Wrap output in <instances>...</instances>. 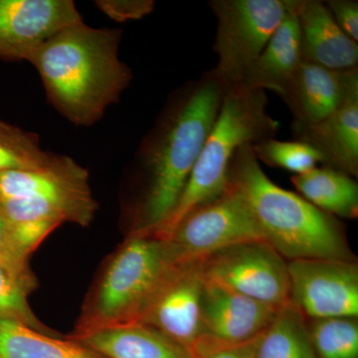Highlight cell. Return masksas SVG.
Returning a JSON list of instances; mask_svg holds the SVG:
<instances>
[{
	"instance_id": "obj_11",
	"label": "cell",
	"mask_w": 358,
	"mask_h": 358,
	"mask_svg": "<svg viewBox=\"0 0 358 358\" xmlns=\"http://www.w3.org/2000/svg\"><path fill=\"white\" fill-rule=\"evenodd\" d=\"M81 21L71 0H0V60L29 62L52 36Z\"/></svg>"
},
{
	"instance_id": "obj_19",
	"label": "cell",
	"mask_w": 358,
	"mask_h": 358,
	"mask_svg": "<svg viewBox=\"0 0 358 358\" xmlns=\"http://www.w3.org/2000/svg\"><path fill=\"white\" fill-rule=\"evenodd\" d=\"M301 197L320 210L339 217L358 216V185L348 174L331 167H315L307 173L292 176Z\"/></svg>"
},
{
	"instance_id": "obj_5",
	"label": "cell",
	"mask_w": 358,
	"mask_h": 358,
	"mask_svg": "<svg viewBox=\"0 0 358 358\" xmlns=\"http://www.w3.org/2000/svg\"><path fill=\"white\" fill-rule=\"evenodd\" d=\"M89 173L68 155L48 164L0 173V215L6 225L65 222L88 226L96 210Z\"/></svg>"
},
{
	"instance_id": "obj_21",
	"label": "cell",
	"mask_w": 358,
	"mask_h": 358,
	"mask_svg": "<svg viewBox=\"0 0 358 358\" xmlns=\"http://www.w3.org/2000/svg\"><path fill=\"white\" fill-rule=\"evenodd\" d=\"M256 358H317L305 317L291 301L259 338Z\"/></svg>"
},
{
	"instance_id": "obj_20",
	"label": "cell",
	"mask_w": 358,
	"mask_h": 358,
	"mask_svg": "<svg viewBox=\"0 0 358 358\" xmlns=\"http://www.w3.org/2000/svg\"><path fill=\"white\" fill-rule=\"evenodd\" d=\"M0 358H105L73 339L51 338L14 320H0Z\"/></svg>"
},
{
	"instance_id": "obj_22",
	"label": "cell",
	"mask_w": 358,
	"mask_h": 358,
	"mask_svg": "<svg viewBox=\"0 0 358 358\" xmlns=\"http://www.w3.org/2000/svg\"><path fill=\"white\" fill-rule=\"evenodd\" d=\"M52 157L42 148L37 134L0 121V173L37 169Z\"/></svg>"
},
{
	"instance_id": "obj_25",
	"label": "cell",
	"mask_w": 358,
	"mask_h": 358,
	"mask_svg": "<svg viewBox=\"0 0 358 358\" xmlns=\"http://www.w3.org/2000/svg\"><path fill=\"white\" fill-rule=\"evenodd\" d=\"M32 289L0 265V320H14L45 333L27 303V294Z\"/></svg>"
},
{
	"instance_id": "obj_3",
	"label": "cell",
	"mask_w": 358,
	"mask_h": 358,
	"mask_svg": "<svg viewBox=\"0 0 358 358\" xmlns=\"http://www.w3.org/2000/svg\"><path fill=\"white\" fill-rule=\"evenodd\" d=\"M227 181L243 195L268 243L284 258L352 260L336 217L273 182L251 145L237 150Z\"/></svg>"
},
{
	"instance_id": "obj_9",
	"label": "cell",
	"mask_w": 358,
	"mask_h": 358,
	"mask_svg": "<svg viewBox=\"0 0 358 358\" xmlns=\"http://www.w3.org/2000/svg\"><path fill=\"white\" fill-rule=\"evenodd\" d=\"M197 266L205 282L278 308L289 301L287 262L268 242H251L224 249Z\"/></svg>"
},
{
	"instance_id": "obj_26",
	"label": "cell",
	"mask_w": 358,
	"mask_h": 358,
	"mask_svg": "<svg viewBox=\"0 0 358 358\" xmlns=\"http://www.w3.org/2000/svg\"><path fill=\"white\" fill-rule=\"evenodd\" d=\"M260 336L251 341L234 345L199 338L189 348V352L193 358H256L257 345Z\"/></svg>"
},
{
	"instance_id": "obj_29",
	"label": "cell",
	"mask_w": 358,
	"mask_h": 358,
	"mask_svg": "<svg viewBox=\"0 0 358 358\" xmlns=\"http://www.w3.org/2000/svg\"><path fill=\"white\" fill-rule=\"evenodd\" d=\"M329 13L343 32L358 41V2L357 0H329L324 2Z\"/></svg>"
},
{
	"instance_id": "obj_6",
	"label": "cell",
	"mask_w": 358,
	"mask_h": 358,
	"mask_svg": "<svg viewBox=\"0 0 358 358\" xmlns=\"http://www.w3.org/2000/svg\"><path fill=\"white\" fill-rule=\"evenodd\" d=\"M173 266L166 242L131 235L108 264L75 336L133 324Z\"/></svg>"
},
{
	"instance_id": "obj_17",
	"label": "cell",
	"mask_w": 358,
	"mask_h": 358,
	"mask_svg": "<svg viewBox=\"0 0 358 358\" xmlns=\"http://www.w3.org/2000/svg\"><path fill=\"white\" fill-rule=\"evenodd\" d=\"M71 339L105 358H193L185 346L141 324L103 327Z\"/></svg>"
},
{
	"instance_id": "obj_18",
	"label": "cell",
	"mask_w": 358,
	"mask_h": 358,
	"mask_svg": "<svg viewBox=\"0 0 358 358\" xmlns=\"http://www.w3.org/2000/svg\"><path fill=\"white\" fill-rule=\"evenodd\" d=\"M294 0L286 17L272 37L240 86L275 92L281 95L303 62L300 28L294 10Z\"/></svg>"
},
{
	"instance_id": "obj_2",
	"label": "cell",
	"mask_w": 358,
	"mask_h": 358,
	"mask_svg": "<svg viewBox=\"0 0 358 358\" xmlns=\"http://www.w3.org/2000/svg\"><path fill=\"white\" fill-rule=\"evenodd\" d=\"M122 31L84 21L52 36L30 59L49 102L77 126H91L121 98L133 74L119 58Z\"/></svg>"
},
{
	"instance_id": "obj_23",
	"label": "cell",
	"mask_w": 358,
	"mask_h": 358,
	"mask_svg": "<svg viewBox=\"0 0 358 358\" xmlns=\"http://www.w3.org/2000/svg\"><path fill=\"white\" fill-rule=\"evenodd\" d=\"M308 333L317 358H358V326L355 319L313 320Z\"/></svg>"
},
{
	"instance_id": "obj_28",
	"label": "cell",
	"mask_w": 358,
	"mask_h": 358,
	"mask_svg": "<svg viewBox=\"0 0 358 358\" xmlns=\"http://www.w3.org/2000/svg\"><path fill=\"white\" fill-rule=\"evenodd\" d=\"M96 6L113 20L124 22L138 20L152 13L155 8L152 0H99Z\"/></svg>"
},
{
	"instance_id": "obj_13",
	"label": "cell",
	"mask_w": 358,
	"mask_h": 358,
	"mask_svg": "<svg viewBox=\"0 0 358 358\" xmlns=\"http://www.w3.org/2000/svg\"><path fill=\"white\" fill-rule=\"evenodd\" d=\"M279 310L203 282L199 338L226 345L251 341L265 331Z\"/></svg>"
},
{
	"instance_id": "obj_10",
	"label": "cell",
	"mask_w": 358,
	"mask_h": 358,
	"mask_svg": "<svg viewBox=\"0 0 358 358\" xmlns=\"http://www.w3.org/2000/svg\"><path fill=\"white\" fill-rule=\"evenodd\" d=\"M289 301L313 320L358 315V268L352 260L301 258L287 263Z\"/></svg>"
},
{
	"instance_id": "obj_8",
	"label": "cell",
	"mask_w": 358,
	"mask_h": 358,
	"mask_svg": "<svg viewBox=\"0 0 358 358\" xmlns=\"http://www.w3.org/2000/svg\"><path fill=\"white\" fill-rule=\"evenodd\" d=\"M292 0H211L217 20L214 51L216 76L226 88L240 86L273 33L291 8Z\"/></svg>"
},
{
	"instance_id": "obj_7",
	"label": "cell",
	"mask_w": 358,
	"mask_h": 358,
	"mask_svg": "<svg viewBox=\"0 0 358 358\" xmlns=\"http://www.w3.org/2000/svg\"><path fill=\"white\" fill-rule=\"evenodd\" d=\"M166 242L173 265H192L224 249L267 242L246 199L227 181L223 193L190 211Z\"/></svg>"
},
{
	"instance_id": "obj_27",
	"label": "cell",
	"mask_w": 358,
	"mask_h": 358,
	"mask_svg": "<svg viewBox=\"0 0 358 358\" xmlns=\"http://www.w3.org/2000/svg\"><path fill=\"white\" fill-rule=\"evenodd\" d=\"M0 265L3 266L13 275L24 282L26 285L35 288V278L27 267V259L14 248L6 223L0 215Z\"/></svg>"
},
{
	"instance_id": "obj_4",
	"label": "cell",
	"mask_w": 358,
	"mask_h": 358,
	"mask_svg": "<svg viewBox=\"0 0 358 358\" xmlns=\"http://www.w3.org/2000/svg\"><path fill=\"white\" fill-rule=\"evenodd\" d=\"M267 106L262 90L243 86L227 90L176 208L152 236L166 240L190 211L224 192L231 160L240 148L275 138L279 122L268 115Z\"/></svg>"
},
{
	"instance_id": "obj_24",
	"label": "cell",
	"mask_w": 358,
	"mask_h": 358,
	"mask_svg": "<svg viewBox=\"0 0 358 358\" xmlns=\"http://www.w3.org/2000/svg\"><path fill=\"white\" fill-rule=\"evenodd\" d=\"M258 162L285 169L294 176L307 173L322 162V157L308 143L299 141H278L270 138L251 145Z\"/></svg>"
},
{
	"instance_id": "obj_1",
	"label": "cell",
	"mask_w": 358,
	"mask_h": 358,
	"mask_svg": "<svg viewBox=\"0 0 358 358\" xmlns=\"http://www.w3.org/2000/svg\"><path fill=\"white\" fill-rule=\"evenodd\" d=\"M227 90L209 70L169 102L138 155L145 188L131 234L152 235L173 213Z\"/></svg>"
},
{
	"instance_id": "obj_12",
	"label": "cell",
	"mask_w": 358,
	"mask_h": 358,
	"mask_svg": "<svg viewBox=\"0 0 358 358\" xmlns=\"http://www.w3.org/2000/svg\"><path fill=\"white\" fill-rule=\"evenodd\" d=\"M202 291L197 264L174 265L133 324L154 327L189 350L201 336Z\"/></svg>"
},
{
	"instance_id": "obj_15",
	"label": "cell",
	"mask_w": 358,
	"mask_h": 358,
	"mask_svg": "<svg viewBox=\"0 0 358 358\" xmlns=\"http://www.w3.org/2000/svg\"><path fill=\"white\" fill-rule=\"evenodd\" d=\"M303 61L327 69L357 68L358 45L336 24L324 2L294 0Z\"/></svg>"
},
{
	"instance_id": "obj_14",
	"label": "cell",
	"mask_w": 358,
	"mask_h": 358,
	"mask_svg": "<svg viewBox=\"0 0 358 358\" xmlns=\"http://www.w3.org/2000/svg\"><path fill=\"white\" fill-rule=\"evenodd\" d=\"M355 94L358 68L336 71L303 61L280 96L293 115V126H310L333 114Z\"/></svg>"
},
{
	"instance_id": "obj_16",
	"label": "cell",
	"mask_w": 358,
	"mask_h": 358,
	"mask_svg": "<svg viewBox=\"0 0 358 358\" xmlns=\"http://www.w3.org/2000/svg\"><path fill=\"white\" fill-rule=\"evenodd\" d=\"M296 141L308 143L322 164L357 178L358 174V94L333 114L310 126H292Z\"/></svg>"
}]
</instances>
